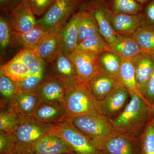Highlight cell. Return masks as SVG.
<instances>
[{"label":"cell","instance_id":"14","mask_svg":"<svg viewBox=\"0 0 154 154\" xmlns=\"http://www.w3.org/2000/svg\"><path fill=\"white\" fill-rule=\"evenodd\" d=\"M79 22L78 12L72 16L57 34L61 51L67 55L74 52L79 43Z\"/></svg>","mask_w":154,"mask_h":154},{"label":"cell","instance_id":"1","mask_svg":"<svg viewBox=\"0 0 154 154\" xmlns=\"http://www.w3.org/2000/svg\"><path fill=\"white\" fill-rule=\"evenodd\" d=\"M149 107L142 98L130 92V100L123 110L110 120L116 132L139 137L150 119Z\"/></svg>","mask_w":154,"mask_h":154},{"label":"cell","instance_id":"22","mask_svg":"<svg viewBox=\"0 0 154 154\" xmlns=\"http://www.w3.org/2000/svg\"><path fill=\"white\" fill-rule=\"evenodd\" d=\"M44 30L38 25L33 30L19 33L11 30V45L22 48H34L45 34Z\"/></svg>","mask_w":154,"mask_h":154},{"label":"cell","instance_id":"37","mask_svg":"<svg viewBox=\"0 0 154 154\" xmlns=\"http://www.w3.org/2000/svg\"><path fill=\"white\" fill-rule=\"evenodd\" d=\"M11 29L9 20L3 15L0 17V45L2 49H5L11 45Z\"/></svg>","mask_w":154,"mask_h":154},{"label":"cell","instance_id":"7","mask_svg":"<svg viewBox=\"0 0 154 154\" xmlns=\"http://www.w3.org/2000/svg\"><path fill=\"white\" fill-rule=\"evenodd\" d=\"M101 154H140L139 137L117 132L97 144Z\"/></svg>","mask_w":154,"mask_h":154},{"label":"cell","instance_id":"42","mask_svg":"<svg viewBox=\"0 0 154 154\" xmlns=\"http://www.w3.org/2000/svg\"><path fill=\"white\" fill-rule=\"evenodd\" d=\"M149 120L154 122V102L149 107Z\"/></svg>","mask_w":154,"mask_h":154},{"label":"cell","instance_id":"25","mask_svg":"<svg viewBox=\"0 0 154 154\" xmlns=\"http://www.w3.org/2000/svg\"><path fill=\"white\" fill-rule=\"evenodd\" d=\"M107 51H110V45L97 33L79 42L74 52L85 53L97 56Z\"/></svg>","mask_w":154,"mask_h":154},{"label":"cell","instance_id":"34","mask_svg":"<svg viewBox=\"0 0 154 154\" xmlns=\"http://www.w3.org/2000/svg\"><path fill=\"white\" fill-rule=\"evenodd\" d=\"M139 137L140 154H154V122L149 120Z\"/></svg>","mask_w":154,"mask_h":154},{"label":"cell","instance_id":"12","mask_svg":"<svg viewBox=\"0 0 154 154\" xmlns=\"http://www.w3.org/2000/svg\"><path fill=\"white\" fill-rule=\"evenodd\" d=\"M35 16L30 8L28 0H23L10 13L9 22L11 30L25 33L33 30L37 25Z\"/></svg>","mask_w":154,"mask_h":154},{"label":"cell","instance_id":"10","mask_svg":"<svg viewBox=\"0 0 154 154\" xmlns=\"http://www.w3.org/2000/svg\"><path fill=\"white\" fill-rule=\"evenodd\" d=\"M130 92L123 85L118 88L104 99L96 100L98 111L109 120L115 118L127 105Z\"/></svg>","mask_w":154,"mask_h":154},{"label":"cell","instance_id":"43","mask_svg":"<svg viewBox=\"0 0 154 154\" xmlns=\"http://www.w3.org/2000/svg\"><path fill=\"white\" fill-rule=\"evenodd\" d=\"M135 1L143 7L151 0H135Z\"/></svg>","mask_w":154,"mask_h":154},{"label":"cell","instance_id":"2","mask_svg":"<svg viewBox=\"0 0 154 154\" xmlns=\"http://www.w3.org/2000/svg\"><path fill=\"white\" fill-rule=\"evenodd\" d=\"M63 104L66 111L67 120L98 111L96 99L91 94L88 83L82 81L67 88Z\"/></svg>","mask_w":154,"mask_h":154},{"label":"cell","instance_id":"36","mask_svg":"<svg viewBox=\"0 0 154 154\" xmlns=\"http://www.w3.org/2000/svg\"><path fill=\"white\" fill-rule=\"evenodd\" d=\"M16 154V140L13 134L0 132V154Z\"/></svg>","mask_w":154,"mask_h":154},{"label":"cell","instance_id":"15","mask_svg":"<svg viewBox=\"0 0 154 154\" xmlns=\"http://www.w3.org/2000/svg\"><path fill=\"white\" fill-rule=\"evenodd\" d=\"M31 118L36 121L55 125L67 120V113L63 103L41 102Z\"/></svg>","mask_w":154,"mask_h":154},{"label":"cell","instance_id":"41","mask_svg":"<svg viewBox=\"0 0 154 154\" xmlns=\"http://www.w3.org/2000/svg\"><path fill=\"white\" fill-rule=\"evenodd\" d=\"M23 0H0L1 11L11 13Z\"/></svg>","mask_w":154,"mask_h":154},{"label":"cell","instance_id":"20","mask_svg":"<svg viewBox=\"0 0 154 154\" xmlns=\"http://www.w3.org/2000/svg\"><path fill=\"white\" fill-rule=\"evenodd\" d=\"M41 103L36 91H19L13 109L24 118H30Z\"/></svg>","mask_w":154,"mask_h":154},{"label":"cell","instance_id":"3","mask_svg":"<svg viewBox=\"0 0 154 154\" xmlns=\"http://www.w3.org/2000/svg\"><path fill=\"white\" fill-rule=\"evenodd\" d=\"M75 128L96 143H101L116 132L110 120L98 111L67 120Z\"/></svg>","mask_w":154,"mask_h":154},{"label":"cell","instance_id":"24","mask_svg":"<svg viewBox=\"0 0 154 154\" xmlns=\"http://www.w3.org/2000/svg\"><path fill=\"white\" fill-rule=\"evenodd\" d=\"M0 73L15 82L24 81L32 75L28 67L17 55L7 63L1 66Z\"/></svg>","mask_w":154,"mask_h":154},{"label":"cell","instance_id":"29","mask_svg":"<svg viewBox=\"0 0 154 154\" xmlns=\"http://www.w3.org/2000/svg\"><path fill=\"white\" fill-rule=\"evenodd\" d=\"M119 81L123 86L128 89L129 92H134L137 94L147 102L144 96L138 89L134 67L132 60L122 59L119 72Z\"/></svg>","mask_w":154,"mask_h":154},{"label":"cell","instance_id":"23","mask_svg":"<svg viewBox=\"0 0 154 154\" xmlns=\"http://www.w3.org/2000/svg\"><path fill=\"white\" fill-rule=\"evenodd\" d=\"M33 49L46 63H51L61 51L57 36L52 33H45Z\"/></svg>","mask_w":154,"mask_h":154},{"label":"cell","instance_id":"11","mask_svg":"<svg viewBox=\"0 0 154 154\" xmlns=\"http://www.w3.org/2000/svg\"><path fill=\"white\" fill-rule=\"evenodd\" d=\"M85 7L93 13L100 35L110 46L116 44L122 36L116 33L110 25L105 14L103 0H92Z\"/></svg>","mask_w":154,"mask_h":154},{"label":"cell","instance_id":"5","mask_svg":"<svg viewBox=\"0 0 154 154\" xmlns=\"http://www.w3.org/2000/svg\"><path fill=\"white\" fill-rule=\"evenodd\" d=\"M54 125L46 124L31 118L25 119L14 131L16 154L33 152V146L44 135L51 132Z\"/></svg>","mask_w":154,"mask_h":154},{"label":"cell","instance_id":"30","mask_svg":"<svg viewBox=\"0 0 154 154\" xmlns=\"http://www.w3.org/2000/svg\"><path fill=\"white\" fill-rule=\"evenodd\" d=\"M17 55L28 67L32 75L38 74L45 69L46 63L38 56L33 48H22Z\"/></svg>","mask_w":154,"mask_h":154},{"label":"cell","instance_id":"33","mask_svg":"<svg viewBox=\"0 0 154 154\" xmlns=\"http://www.w3.org/2000/svg\"><path fill=\"white\" fill-rule=\"evenodd\" d=\"M25 119L13 109H1L0 132L13 133Z\"/></svg>","mask_w":154,"mask_h":154},{"label":"cell","instance_id":"26","mask_svg":"<svg viewBox=\"0 0 154 154\" xmlns=\"http://www.w3.org/2000/svg\"><path fill=\"white\" fill-rule=\"evenodd\" d=\"M19 90L15 82L0 73L1 109H13Z\"/></svg>","mask_w":154,"mask_h":154},{"label":"cell","instance_id":"32","mask_svg":"<svg viewBox=\"0 0 154 154\" xmlns=\"http://www.w3.org/2000/svg\"><path fill=\"white\" fill-rule=\"evenodd\" d=\"M142 52L154 53V27L146 24L142 25L133 34Z\"/></svg>","mask_w":154,"mask_h":154},{"label":"cell","instance_id":"17","mask_svg":"<svg viewBox=\"0 0 154 154\" xmlns=\"http://www.w3.org/2000/svg\"><path fill=\"white\" fill-rule=\"evenodd\" d=\"M89 89L96 100L104 99L122 85L114 78L103 73L98 72L88 83Z\"/></svg>","mask_w":154,"mask_h":154},{"label":"cell","instance_id":"44","mask_svg":"<svg viewBox=\"0 0 154 154\" xmlns=\"http://www.w3.org/2000/svg\"><path fill=\"white\" fill-rule=\"evenodd\" d=\"M36 154L33 152H31L28 153H23V154Z\"/></svg>","mask_w":154,"mask_h":154},{"label":"cell","instance_id":"38","mask_svg":"<svg viewBox=\"0 0 154 154\" xmlns=\"http://www.w3.org/2000/svg\"><path fill=\"white\" fill-rule=\"evenodd\" d=\"M28 4L35 16L44 15L56 0H28Z\"/></svg>","mask_w":154,"mask_h":154},{"label":"cell","instance_id":"19","mask_svg":"<svg viewBox=\"0 0 154 154\" xmlns=\"http://www.w3.org/2000/svg\"><path fill=\"white\" fill-rule=\"evenodd\" d=\"M72 60L79 78L82 82L88 83L99 72L96 56L82 52H74L69 55Z\"/></svg>","mask_w":154,"mask_h":154},{"label":"cell","instance_id":"4","mask_svg":"<svg viewBox=\"0 0 154 154\" xmlns=\"http://www.w3.org/2000/svg\"><path fill=\"white\" fill-rule=\"evenodd\" d=\"M82 0H56L52 7L37 21L46 33L57 35L81 5Z\"/></svg>","mask_w":154,"mask_h":154},{"label":"cell","instance_id":"35","mask_svg":"<svg viewBox=\"0 0 154 154\" xmlns=\"http://www.w3.org/2000/svg\"><path fill=\"white\" fill-rule=\"evenodd\" d=\"M50 78L46 66L42 72L32 75L27 79L16 83L19 91H36L46 80Z\"/></svg>","mask_w":154,"mask_h":154},{"label":"cell","instance_id":"21","mask_svg":"<svg viewBox=\"0 0 154 154\" xmlns=\"http://www.w3.org/2000/svg\"><path fill=\"white\" fill-rule=\"evenodd\" d=\"M99 72L114 78L119 82V72L122 59L111 51L100 54L96 57Z\"/></svg>","mask_w":154,"mask_h":154},{"label":"cell","instance_id":"28","mask_svg":"<svg viewBox=\"0 0 154 154\" xmlns=\"http://www.w3.org/2000/svg\"><path fill=\"white\" fill-rule=\"evenodd\" d=\"M79 16V40L83 39L99 33L98 26L93 13L89 9L85 8L82 11L78 12Z\"/></svg>","mask_w":154,"mask_h":154},{"label":"cell","instance_id":"45","mask_svg":"<svg viewBox=\"0 0 154 154\" xmlns=\"http://www.w3.org/2000/svg\"><path fill=\"white\" fill-rule=\"evenodd\" d=\"M66 154H77L75 153H74V152H72V153H71Z\"/></svg>","mask_w":154,"mask_h":154},{"label":"cell","instance_id":"40","mask_svg":"<svg viewBox=\"0 0 154 154\" xmlns=\"http://www.w3.org/2000/svg\"><path fill=\"white\" fill-rule=\"evenodd\" d=\"M144 97L150 107L154 102V69L143 94Z\"/></svg>","mask_w":154,"mask_h":154},{"label":"cell","instance_id":"8","mask_svg":"<svg viewBox=\"0 0 154 154\" xmlns=\"http://www.w3.org/2000/svg\"><path fill=\"white\" fill-rule=\"evenodd\" d=\"M46 68L51 78L59 80L67 88L81 81L72 60L62 51L51 63H46Z\"/></svg>","mask_w":154,"mask_h":154},{"label":"cell","instance_id":"18","mask_svg":"<svg viewBox=\"0 0 154 154\" xmlns=\"http://www.w3.org/2000/svg\"><path fill=\"white\" fill-rule=\"evenodd\" d=\"M67 88L59 80L50 78L36 91L41 102L63 103Z\"/></svg>","mask_w":154,"mask_h":154},{"label":"cell","instance_id":"16","mask_svg":"<svg viewBox=\"0 0 154 154\" xmlns=\"http://www.w3.org/2000/svg\"><path fill=\"white\" fill-rule=\"evenodd\" d=\"M36 154H66L73 152L67 144L60 137L51 132L40 138L33 146Z\"/></svg>","mask_w":154,"mask_h":154},{"label":"cell","instance_id":"31","mask_svg":"<svg viewBox=\"0 0 154 154\" xmlns=\"http://www.w3.org/2000/svg\"><path fill=\"white\" fill-rule=\"evenodd\" d=\"M109 10L117 14L137 15L141 14L143 7L135 0H103Z\"/></svg>","mask_w":154,"mask_h":154},{"label":"cell","instance_id":"9","mask_svg":"<svg viewBox=\"0 0 154 154\" xmlns=\"http://www.w3.org/2000/svg\"><path fill=\"white\" fill-rule=\"evenodd\" d=\"M104 5L105 14L110 25L114 31L119 35L132 37L138 28L146 24L143 12L137 15L117 14L109 10L105 3Z\"/></svg>","mask_w":154,"mask_h":154},{"label":"cell","instance_id":"27","mask_svg":"<svg viewBox=\"0 0 154 154\" xmlns=\"http://www.w3.org/2000/svg\"><path fill=\"white\" fill-rule=\"evenodd\" d=\"M110 51L124 60H132L142 52L137 42L131 36H122L116 44L110 45Z\"/></svg>","mask_w":154,"mask_h":154},{"label":"cell","instance_id":"39","mask_svg":"<svg viewBox=\"0 0 154 154\" xmlns=\"http://www.w3.org/2000/svg\"><path fill=\"white\" fill-rule=\"evenodd\" d=\"M143 13L145 17L146 24L154 27V0H151L143 6Z\"/></svg>","mask_w":154,"mask_h":154},{"label":"cell","instance_id":"6","mask_svg":"<svg viewBox=\"0 0 154 154\" xmlns=\"http://www.w3.org/2000/svg\"><path fill=\"white\" fill-rule=\"evenodd\" d=\"M51 133L61 138L77 154H101L96 143L67 120L54 125Z\"/></svg>","mask_w":154,"mask_h":154},{"label":"cell","instance_id":"13","mask_svg":"<svg viewBox=\"0 0 154 154\" xmlns=\"http://www.w3.org/2000/svg\"><path fill=\"white\" fill-rule=\"evenodd\" d=\"M132 60L134 67L137 85L143 96L154 71V53L142 52Z\"/></svg>","mask_w":154,"mask_h":154}]
</instances>
